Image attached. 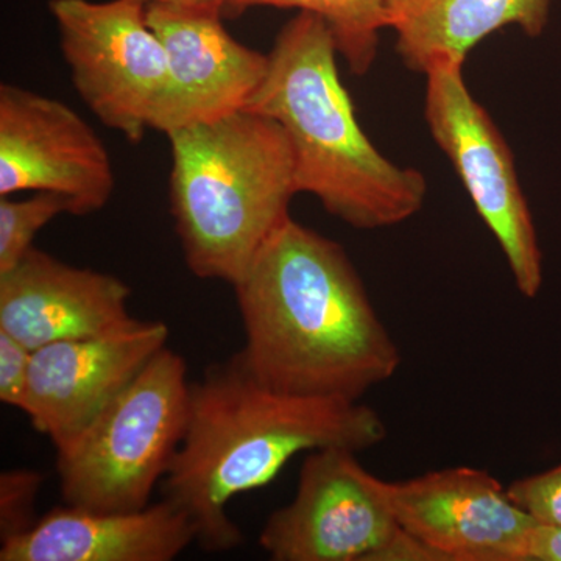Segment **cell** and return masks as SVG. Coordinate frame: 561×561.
Wrapping results in <instances>:
<instances>
[{"mask_svg":"<svg viewBox=\"0 0 561 561\" xmlns=\"http://www.w3.org/2000/svg\"><path fill=\"white\" fill-rule=\"evenodd\" d=\"M232 287L236 357L271 389L360 401L397 375L401 351L341 243L289 217Z\"/></svg>","mask_w":561,"mask_h":561,"instance_id":"1","label":"cell"},{"mask_svg":"<svg viewBox=\"0 0 561 561\" xmlns=\"http://www.w3.org/2000/svg\"><path fill=\"white\" fill-rule=\"evenodd\" d=\"M386 437V423L370 405L283 393L232 356L191 382L190 420L162 479V500L190 516L205 551H231L243 541L227 512L236 496L268 485L300 454L360 453Z\"/></svg>","mask_w":561,"mask_h":561,"instance_id":"2","label":"cell"},{"mask_svg":"<svg viewBox=\"0 0 561 561\" xmlns=\"http://www.w3.org/2000/svg\"><path fill=\"white\" fill-rule=\"evenodd\" d=\"M337 55L327 22L300 11L280 28L267 73L245 110L286 131L298 194L313 195L356 230L394 227L423 208L426 179L387 160L362 131Z\"/></svg>","mask_w":561,"mask_h":561,"instance_id":"3","label":"cell"},{"mask_svg":"<svg viewBox=\"0 0 561 561\" xmlns=\"http://www.w3.org/2000/svg\"><path fill=\"white\" fill-rule=\"evenodd\" d=\"M171 210L187 268L234 286L298 194L278 122L241 110L168 133Z\"/></svg>","mask_w":561,"mask_h":561,"instance_id":"4","label":"cell"},{"mask_svg":"<svg viewBox=\"0 0 561 561\" xmlns=\"http://www.w3.org/2000/svg\"><path fill=\"white\" fill-rule=\"evenodd\" d=\"M184 357L165 346L79 437L57 453L65 504L99 512L150 505L190 420Z\"/></svg>","mask_w":561,"mask_h":561,"instance_id":"5","label":"cell"},{"mask_svg":"<svg viewBox=\"0 0 561 561\" xmlns=\"http://www.w3.org/2000/svg\"><path fill=\"white\" fill-rule=\"evenodd\" d=\"M356 451L306 454L294 500L272 513L260 546L275 561H434L401 529Z\"/></svg>","mask_w":561,"mask_h":561,"instance_id":"6","label":"cell"},{"mask_svg":"<svg viewBox=\"0 0 561 561\" xmlns=\"http://www.w3.org/2000/svg\"><path fill=\"white\" fill-rule=\"evenodd\" d=\"M73 87L103 125L138 144L151 130L171 73L139 0H51Z\"/></svg>","mask_w":561,"mask_h":561,"instance_id":"7","label":"cell"},{"mask_svg":"<svg viewBox=\"0 0 561 561\" xmlns=\"http://www.w3.org/2000/svg\"><path fill=\"white\" fill-rule=\"evenodd\" d=\"M424 76V116L432 138L453 162L472 205L500 243L516 289L526 298L537 297L542 254L511 147L468 90L463 62H437Z\"/></svg>","mask_w":561,"mask_h":561,"instance_id":"8","label":"cell"},{"mask_svg":"<svg viewBox=\"0 0 561 561\" xmlns=\"http://www.w3.org/2000/svg\"><path fill=\"white\" fill-rule=\"evenodd\" d=\"M114 184L108 150L76 111L16 84L0 87V197L51 192L83 217L108 205Z\"/></svg>","mask_w":561,"mask_h":561,"instance_id":"9","label":"cell"},{"mask_svg":"<svg viewBox=\"0 0 561 561\" xmlns=\"http://www.w3.org/2000/svg\"><path fill=\"white\" fill-rule=\"evenodd\" d=\"M379 490L401 529L434 561H524L538 524L496 478L476 468L379 479Z\"/></svg>","mask_w":561,"mask_h":561,"instance_id":"10","label":"cell"},{"mask_svg":"<svg viewBox=\"0 0 561 561\" xmlns=\"http://www.w3.org/2000/svg\"><path fill=\"white\" fill-rule=\"evenodd\" d=\"M169 337L162 321L136 319L106 334L41 346L33 351L25 415L60 451L127 389Z\"/></svg>","mask_w":561,"mask_h":561,"instance_id":"11","label":"cell"},{"mask_svg":"<svg viewBox=\"0 0 561 561\" xmlns=\"http://www.w3.org/2000/svg\"><path fill=\"white\" fill-rule=\"evenodd\" d=\"M146 18L171 73L151 130L168 135L245 110L267 73L268 54L232 38L220 11L150 3Z\"/></svg>","mask_w":561,"mask_h":561,"instance_id":"12","label":"cell"},{"mask_svg":"<svg viewBox=\"0 0 561 561\" xmlns=\"http://www.w3.org/2000/svg\"><path fill=\"white\" fill-rule=\"evenodd\" d=\"M131 290L110 273L73 267L33 247L0 275V330L35 351L127 327Z\"/></svg>","mask_w":561,"mask_h":561,"instance_id":"13","label":"cell"},{"mask_svg":"<svg viewBox=\"0 0 561 561\" xmlns=\"http://www.w3.org/2000/svg\"><path fill=\"white\" fill-rule=\"evenodd\" d=\"M192 542L194 523L165 500L133 512L65 504L24 535L0 542V561H172Z\"/></svg>","mask_w":561,"mask_h":561,"instance_id":"14","label":"cell"},{"mask_svg":"<svg viewBox=\"0 0 561 561\" xmlns=\"http://www.w3.org/2000/svg\"><path fill=\"white\" fill-rule=\"evenodd\" d=\"M552 0H391L386 27L409 69L426 73L443 61L463 62L491 33L518 25L540 36Z\"/></svg>","mask_w":561,"mask_h":561,"instance_id":"15","label":"cell"},{"mask_svg":"<svg viewBox=\"0 0 561 561\" xmlns=\"http://www.w3.org/2000/svg\"><path fill=\"white\" fill-rule=\"evenodd\" d=\"M391 0H230L224 16L236 18L251 9H298L327 22L339 55L351 72L364 76L378 55L379 32L386 27Z\"/></svg>","mask_w":561,"mask_h":561,"instance_id":"16","label":"cell"},{"mask_svg":"<svg viewBox=\"0 0 561 561\" xmlns=\"http://www.w3.org/2000/svg\"><path fill=\"white\" fill-rule=\"evenodd\" d=\"M66 213L69 202L51 192H33L24 201L0 197V275L13 271L35 247L36 234Z\"/></svg>","mask_w":561,"mask_h":561,"instance_id":"17","label":"cell"},{"mask_svg":"<svg viewBox=\"0 0 561 561\" xmlns=\"http://www.w3.org/2000/svg\"><path fill=\"white\" fill-rule=\"evenodd\" d=\"M44 478L32 468H11L0 474V542L20 537L38 522L36 500Z\"/></svg>","mask_w":561,"mask_h":561,"instance_id":"18","label":"cell"},{"mask_svg":"<svg viewBox=\"0 0 561 561\" xmlns=\"http://www.w3.org/2000/svg\"><path fill=\"white\" fill-rule=\"evenodd\" d=\"M512 501L546 526L561 527V463L507 486Z\"/></svg>","mask_w":561,"mask_h":561,"instance_id":"19","label":"cell"},{"mask_svg":"<svg viewBox=\"0 0 561 561\" xmlns=\"http://www.w3.org/2000/svg\"><path fill=\"white\" fill-rule=\"evenodd\" d=\"M33 350L0 330V401L22 413L27 408Z\"/></svg>","mask_w":561,"mask_h":561,"instance_id":"20","label":"cell"},{"mask_svg":"<svg viewBox=\"0 0 561 561\" xmlns=\"http://www.w3.org/2000/svg\"><path fill=\"white\" fill-rule=\"evenodd\" d=\"M524 561H561V527L538 523L527 541Z\"/></svg>","mask_w":561,"mask_h":561,"instance_id":"21","label":"cell"},{"mask_svg":"<svg viewBox=\"0 0 561 561\" xmlns=\"http://www.w3.org/2000/svg\"><path fill=\"white\" fill-rule=\"evenodd\" d=\"M139 2L144 5L164 3V5L186 7V9L220 11L224 14L230 0H139Z\"/></svg>","mask_w":561,"mask_h":561,"instance_id":"22","label":"cell"}]
</instances>
